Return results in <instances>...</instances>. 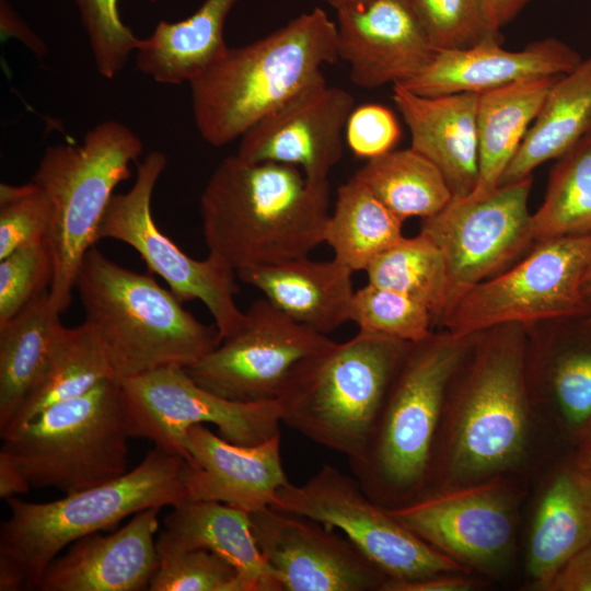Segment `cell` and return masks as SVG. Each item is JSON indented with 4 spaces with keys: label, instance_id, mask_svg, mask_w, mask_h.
Returning a JSON list of instances; mask_svg holds the SVG:
<instances>
[{
    "label": "cell",
    "instance_id": "6da1fadb",
    "mask_svg": "<svg viewBox=\"0 0 591 591\" xmlns=\"http://www.w3.org/2000/svg\"><path fill=\"white\" fill-rule=\"evenodd\" d=\"M526 360L522 325L479 336L449 386L427 491L523 475L538 431Z\"/></svg>",
    "mask_w": 591,
    "mask_h": 591
},
{
    "label": "cell",
    "instance_id": "7a4b0ae2",
    "mask_svg": "<svg viewBox=\"0 0 591 591\" xmlns=\"http://www.w3.org/2000/svg\"><path fill=\"white\" fill-rule=\"evenodd\" d=\"M331 185L275 162L223 159L200 196L209 254L236 273L309 256L324 243Z\"/></svg>",
    "mask_w": 591,
    "mask_h": 591
},
{
    "label": "cell",
    "instance_id": "3957f363",
    "mask_svg": "<svg viewBox=\"0 0 591 591\" xmlns=\"http://www.w3.org/2000/svg\"><path fill=\"white\" fill-rule=\"evenodd\" d=\"M337 59L336 23L321 8L247 45L228 47L189 83L196 128L211 146H225L324 80L322 67Z\"/></svg>",
    "mask_w": 591,
    "mask_h": 591
},
{
    "label": "cell",
    "instance_id": "277c9868",
    "mask_svg": "<svg viewBox=\"0 0 591 591\" xmlns=\"http://www.w3.org/2000/svg\"><path fill=\"white\" fill-rule=\"evenodd\" d=\"M184 463L154 447L138 466L105 484L49 502L5 500L10 517L0 528V590H35L66 546L142 510L186 500Z\"/></svg>",
    "mask_w": 591,
    "mask_h": 591
},
{
    "label": "cell",
    "instance_id": "5b68a950",
    "mask_svg": "<svg viewBox=\"0 0 591 591\" xmlns=\"http://www.w3.org/2000/svg\"><path fill=\"white\" fill-rule=\"evenodd\" d=\"M479 336L447 332L410 344L363 455L349 463L375 503L394 509L427 491L449 386Z\"/></svg>",
    "mask_w": 591,
    "mask_h": 591
},
{
    "label": "cell",
    "instance_id": "8992f818",
    "mask_svg": "<svg viewBox=\"0 0 591 591\" xmlns=\"http://www.w3.org/2000/svg\"><path fill=\"white\" fill-rule=\"evenodd\" d=\"M86 323L120 382L166 367L188 368L221 343L151 275L126 268L93 246L76 280Z\"/></svg>",
    "mask_w": 591,
    "mask_h": 591
},
{
    "label": "cell",
    "instance_id": "52a82bcc",
    "mask_svg": "<svg viewBox=\"0 0 591 591\" xmlns=\"http://www.w3.org/2000/svg\"><path fill=\"white\" fill-rule=\"evenodd\" d=\"M409 346L360 331L333 341L292 372L277 399L281 422L349 463L359 460Z\"/></svg>",
    "mask_w": 591,
    "mask_h": 591
},
{
    "label": "cell",
    "instance_id": "ba28073f",
    "mask_svg": "<svg viewBox=\"0 0 591 591\" xmlns=\"http://www.w3.org/2000/svg\"><path fill=\"white\" fill-rule=\"evenodd\" d=\"M140 138L117 120L91 129L81 144L49 146L32 178L48 197L53 218L48 245L54 259L49 300L63 313L81 263L95 246L99 227L115 187L131 176L142 153Z\"/></svg>",
    "mask_w": 591,
    "mask_h": 591
},
{
    "label": "cell",
    "instance_id": "9c48e42d",
    "mask_svg": "<svg viewBox=\"0 0 591 591\" xmlns=\"http://www.w3.org/2000/svg\"><path fill=\"white\" fill-rule=\"evenodd\" d=\"M130 438L121 386L106 379L3 438L0 454L32 488L53 487L67 495L126 474Z\"/></svg>",
    "mask_w": 591,
    "mask_h": 591
},
{
    "label": "cell",
    "instance_id": "30bf717a",
    "mask_svg": "<svg viewBox=\"0 0 591 591\" xmlns=\"http://www.w3.org/2000/svg\"><path fill=\"white\" fill-rule=\"evenodd\" d=\"M591 265V232L545 240L512 268L467 292L440 322L453 336L508 324L590 316L581 296Z\"/></svg>",
    "mask_w": 591,
    "mask_h": 591
},
{
    "label": "cell",
    "instance_id": "8fae6325",
    "mask_svg": "<svg viewBox=\"0 0 591 591\" xmlns=\"http://www.w3.org/2000/svg\"><path fill=\"white\" fill-rule=\"evenodd\" d=\"M525 494L523 475L505 474L433 489L387 510L430 546L490 580L511 565Z\"/></svg>",
    "mask_w": 591,
    "mask_h": 591
},
{
    "label": "cell",
    "instance_id": "7c38bea8",
    "mask_svg": "<svg viewBox=\"0 0 591 591\" xmlns=\"http://www.w3.org/2000/svg\"><path fill=\"white\" fill-rule=\"evenodd\" d=\"M270 508L305 517L344 534L389 579L406 582L464 566L422 541L371 500L355 477L323 464L304 484L280 488Z\"/></svg>",
    "mask_w": 591,
    "mask_h": 591
},
{
    "label": "cell",
    "instance_id": "4fadbf2b",
    "mask_svg": "<svg viewBox=\"0 0 591 591\" xmlns=\"http://www.w3.org/2000/svg\"><path fill=\"white\" fill-rule=\"evenodd\" d=\"M166 166L160 151L149 152L137 166L136 181L124 194H114L99 227L97 240L113 239L131 246L151 274L165 280L183 303L199 300L213 318L221 340L243 325L245 312L235 302L237 274L216 256L195 259L157 225L151 200Z\"/></svg>",
    "mask_w": 591,
    "mask_h": 591
},
{
    "label": "cell",
    "instance_id": "5bb4252c",
    "mask_svg": "<svg viewBox=\"0 0 591 591\" xmlns=\"http://www.w3.org/2000/svg\"><path fill=\"white\" fill-rule=\"evenodd\" d=\"M124 392L131 438H143L187 459L185 436L195 425L211 424L219 436L254 445L278 433V401L236 402L198 385L185 368L166 367L118 382Z\"/></svg>",
    "mask_w": 591,
    "mask_h": 591
},
{
    "label": "cell",
    "instance_id": "9a60e30c",
    "mask_svg": "<svg viewBox=\"0 0 591 591\" xmlns=\"http://www.w3.org/2000/svg\"><path fill=\"white\" fill-rule=\"evenodd\" d=\"M531 187L529 176L499 186L483 199H452L441 211L422 219L420 231L433 240L444 259L442 316L465 292L501 270L535 241L528 208Z\"/></svg>",
    "mask_w": 591,
    "mask_h": 591
},
{
    "label": "cell",
    "instance_id": "2e32d148",
    "mask_svg": "<svg viewBox=\"0 0 591 591\" xmlns=\"http://www.w3.org/2000/svg\"><path fill=\"white\" fill-rule=\"evenodd\" d=\"M244 312L242 327L186 371L201 387L231 401H276L296 368L333 340L265 298Z\"/></svg>",
    "mask_w": 591,
    "mask_h": 591
},
{
    "label": "cell",
    "instance_id": "e0dca14e",
    "mask_svg": "<svg viewBox=\"0 0 591 591\" xmlns=\"http://www.w3.org/2000/svg\"><path fill=\"white\" fill-rule=\"evenodd\" d=\"M250 519L280 591H383L389 580L334 528L270 507Z\"/></svg>",
    "mask_w": 591,
    "mask_h": 591
},
{
    "label": "cell",
    "instance_id": "ac0fdd59",
    "mask_svg": "<svg viewBox=\"0 0 591 591\" xmlns=\"http://www.w3.org/2000/svg\"><path fill=\"white\" fill-rule=\"evenodd\" d=\"M354 108L352 95L324 79L247 130L236 154L296 166L313 182L328 181L343 157L341 135Z\"/></svg>",
    "mask_w": 591,
    "mask_h": 591
},
{
    "label": "cell",
    "instance_id": "d6986e66",
    "mask_svg": "<svg viewBox=\"0 0 591 591\" xmlns=\"http://www.w3.org/2000/svg\"><path fill=\"white\" fill-rule=\"evenodd\" d=\"M335 23L338 59L361 88L405 84L437 51L407 0H362L336 10Z\"/></svg>",
    "mask_w": 591,
    "mask_h": 591
},
{
    "label": "cell",
    "instance_id": "ffe728a7",
    "mask_svg": "<svg viewBox=\"0 0 591 591\" xmlns=\"http://www.w3.org/2000/svg\"><path fill=\"white\" fill-rule=\"evenodd\" d=\"M183 482L187 499L218 501L248 513L269 508L289 480L280 433L254 445L227 441L204 425L185 436Z\"/></svg>",
    "mask_w": 591,
    "mask_h": 591
},
{
    "label": "cell",
    "instance_id": "44dd1931",
    "mask_svg": "<svg viewBox=\"0 0 591 591\" xmlns=\"http://www.w3.org/2000/svg\"><path fill=\"white\" fill-rule=\"evenodd\" d=\"M160 507L142 510L115 533L89 534L56 557L43 573L42 591H139L149 588L159 565Z\"/></svg>",
    "mask_w": 591,
    "mask_h": 591
},
{
    "label": "cell",
    "instance_id": "7402d4cb",
    "mask_svg": "<svg viewBox=\"0 0 591 591\" xmlns=\"http://www.w3.org/2000/svg\"><path fill=\"white\" fill-rule=\"evenodd\" d=\"M501 43L488 39L468 48L437 50L425 70L402 85L425 96L479 94L523 79L564 76L583 60L555 37L534 40L521 50L503 49Z\"/></svg>",
    "mask_w": 591,
    "mask_h": 591
},
{
    "label": "cell",
    "instance_id": "603a6c76",
    "mask_svg": "<svg viewBox=\"0 0 591 591\" xmlns=\"http://www.w3.org/2000/svg\"><path fill=\"white\" fill-rule=\"evenodd\" d=\"M528 525L525 579L546 591L560 566L591 542V476L572 451L542 476Z\"/></svg>",
    "mask_w": 591,
    "mask_h": 591
},
{
    "label": "cell",
    "instance_id": "cb8c5ba5",
    "mask_svg": "<svg viewBox=\"0 0 591 591\" xmlns=\"http://www.w3.org/2000/svg\"><path fill=\"white\" fill-rule=\"evenodd\" d=\"M478 93L419 95L393 85V100L407 125L410 148L442 173L452 199L468 197L478 181Z\"/></svg>",
    "mask_w": 591,
    "mask_h": 591
},
{
    "label": "cell",
    "instance_id": "d4e9b609",
    "mask_svg": "<svg viewBox=\"0 0 591 591\" xmlns=\"http://www.w3.org/2000/svg\"><path fill=\"white\" fill-rule=\"evenodd\" d=\"M244 283L259 290L273 305L323 335L350 322L355 294L354 271L335 259L309 256L236 273Z\"/></svg>",
    "mask_w": 591,
    "mask_h": 591
},
{
    "label": "cell",
    "instance_id": "484cf974",
    "mask_svg": "<svg viewBox=\"0 0 591 591\" xmlns=\"http://www.w3.org/2000/svg\"><path fill=\"white\" fill-rule=\"evenodd\" d=\"M157 546L205 549L235 568L248 591H280L253 534L250 513L218 501L189 500L172 507Z\"/></svg>",
    "mask_w": 591,
    "mask_h": 591
},
{
    "label": "cell",
    "instance_id": "4316f807",
    "mask_svg": "<svg viewBox=\"0 0 591 591\" xmlns=\"http://www.w3.org/2000/svg\"><path fill=\"white\" fill-rule=\"evenodd\" d=\"M237 1L204 0L185 20L160 21L149 37L139 40V70L158 83H190L228 49L224 25Z\"/></svg>",
    "mask_w": 591,
    "mask_h": 591
},
{
    "label": "cell",
    "instance_id": "83f0119b",
    "mask_svg": "<svg viewBox=\"0 0 591 591\" xmlns=\"http://www.w3.org/2000/svg\"><path fill=\"white\" fill-rule=\"evenodd\" d=\"M561 76L523 79L479 93L477 105L478 181L466 197L494 193L535 119L544 99Z\"/></svg>",
    "mask_w": 591,
    "mask_h": 591
},
{
    "label": "cell",
    "instance_id": "f1b7e54d",
    "mask_svg": "<svg viewBox=\"0 0 591 591\" xmlns=\"http://www.w3.org/2000/svg\"><path fill=\"white\" fill-rule=\"evenodd\" d=\"M46 290L0 325V436L37 383L66 331Z\"/></svg>",
    "mask_w": 591,
    "mask_h": 591
},
{
    "label": "cell",
    "instance_id": "f546056e",
    "mask_svg": "<svg viewBox=\"0 0 591 591\" xmlns=\"http://www.w3.org/2000/svg\"><path fill=\"white\" fill-rule=\"evenodd\" d=\"M591 132V56L559 77L507 166L499 186L522 181Z\"/></svg>",
    "mask_w": 591,
    "mask_h": 591
},
{
    "label": "cell",
    "instance_id": "4dcf8cb0",
    "mask_svg": "<svg viewBox=\"0 0 591 591\" xmlns=\"http://www.w3.org/2000/svg\"><path fill=\"white\" fill-rule=\"evenodd\" d=\"M587 340L556 346L537 363L540 389L530 397L537 430L575 443L591 422V333Z\"/></svg>",
    "mask_w": 591,
    "mask_h": 591
},
{
    "label": "cell",
    "instance_id": "1f68e13d",
    "mask_svg": "<svg viewBox=\"0 0 591 591\" xmlns=\"http://www.w3.org/2000/svg\"><path fill=\"white\" fill-rule=\"evenodd\" d=\"M404 220L392 212L355 175L337 189L327 219L324 243L334 258L355 271H364L403 235Z\"/></svg>",
    "mask_w": 591,
    "mask_h": 591
},
{
    "label": "cell",
    "instance_id": "d6a6232c",
    "mask_svg": "<svg viewBox=\"0 0 591 591\" xmlns=\"http://www.w3.org/2000/svg\"><path fill=\"white\" fill-rule=\"evenodd\" d=\"M355 176L404 221L434 216L452 200L439 169L410 147L369 159Z\"/></svg>",
    "mask_w": 591,
    "mask_h": 591
},
{
    "label": "cell",
    "instance_id": "836d02e7",
    "mask_svg": "<svg viewBox=\"0 0 591 591\" xmlns=\"http://www.w3.org/2000/svg\"><path fill=\"white\" fill-rule=\"evenodd\" d=\"M106 379H113V373L94 332L84 322L67 328L50 362L1 439L51 405L79 396Z\"/></svg>",
    "mask_w": 591,
    "mask_h": 591
},
{
    "label": "cell",
    "instance_id": "e575fe53",
    "mask_svg": "<svg viewBox=\"0 0 591 591\" xmlns=\"http://www.w3.org/2000/svg\"><path fill=\"white\" fill-rule=\"evenodd\" d=\"M531 223L538 242L591 232V132L557 159Z\"/></svg>",
    "mask_w": 591,
    "mask_h": 591
},
{
    "label": "cell",
    "instance_id": "d590c367",
    "mask_svg": "<svg viewBox=\"0 0 591 591\" xmlns=\"http://www.w3.org/2000/svg\"><path fill=\"white\" fill-rule=\"evenodd\" d=\"M364 271L369 283L419 301L433 321H440L445 305V265L440 248L426 233L404 236L379 254Z\"/></svg>",
    "mask_w": 591,
    "mask_h": 591
},
{
    "label": "cell",
    "instance_id": "8d00e7d4",
    "mask_svg": "<svg viewBox=\"0 0 591 591\" xmlns=\"http://www.w3.org/2000/svg\"><path fill=\"white\" fill-rule=\"evenodd\" d=\"M350 322L360 332L416 344L430 337L433 316L419 301L372 283L355 291Z\"/></svg>",
    "mask_w": 591,
    "mask_h": 591
},
{
    "label": "cell",
    "instance_id": "74e56055",
    "mask_svg": "<svg viewBox=\"0 0 591 591\" xmlns=\"http://www.w3.org/2000/svg\"><path fill=\"white\" fill-rule=\"evenodd\" d=\"M436 50L462 49L488 39L493 30L484 0H407Z\"/></svg>",
    "mask_w": 591,
    "mask_h": 591
},
{
    "label": "cell",
    "instance_id": "f35d334b",
    "mask_svg": "<svg viewBox=\"0 0 591 591\" xmlns=\"http://www.w3.org/2000/svg\"><path fill=\"white\" fill-rule=\"evenodd\" d=\"M159 565L150 591H248L233 566L205 549L157 546Z\"/></svg>",
    "mask_w": 591,
    "mask_h": 591
},
{
    "label": "cell",
    "instance_id": "ab89813d",
    "mask_svg": "<svg viewBox=\"0 0 591 591\" xmlns=\"http://www.w3.org/2000/svg\"><path fill=\"white\" fill-rule=\"evenodd\" d=\"M53 208L33 181L0 185V259L14 251L47 241Z\"/></svg>",
    "mask_w": 591,
    "mask_h": 591
},
{
    "label": "cell",
    "instance_id": "60d3db41",
    "mask_svg": "<svg viewBox=\"0 0 591 591\" xmlns=\"http://www.w3.org/2000/svg\"><path fill=\"white\" fill-rule=\"evenodd\" d=\"M99 73L113 79L140 38L121 21L118 0H74Z\"/></svg>",
    "mask_w": 591,
    "mask_h": 591
},
{
    "label": "cell",
    "instance_id": "b9f144b4",
    "mask_svg": "<svg viewBox=\"0 0 591 591\" xmlns=\"http://www.w3.org/2000/svg\"><path fill=\"white\" fill-rule=\"evenodd\" d=\"M54 259L47 241L21 247L0 259V325L49 290Z\"/></svg>",
    "mask_w": 591,
    "mask_h": 591
},
{
    "label": "cell",
    "instance_id": "7bdbcfd3",
    "mask_svg": "<svg viewBox=\"0 0 591 591\" xmlns=\"http://www.w3.org/2000/svg\"><path fill=\"white\" fill-rule=\"evenodd\" d=\"M345 129L350 150L355 155L368 160L393 150L401 138L395 115L380 104L355 107Z\"/></svg>",
    "mask_w": 591,
    "mask_h": 591
},
{
    "label": "cell",
    "instance_id": "ee69618b",
    "mask_svg": "<svg viewBox=\"0 0 591 591\" xmlns=\"http://www.w3.org/2000/svg\"><path fill=\"white\" fill-rule=\"evenodd\" d=\"M488 583V579L474 573L444 572L406 582L387 580L383 591H471Z\"/></svg>",
    "mask_w": 591,
    "mask_h": 591
},
{
    "label": "cell",
    "instance_id": "f6af8a7d",
    "mask_svg": "<svg viewBox=\"0 0 591 591\" xmlns=\"http://www.w3.org/2000/svg\"><path fill=\"white\" fill-rule=\"evenodd\" d=\"M546 591H591V542L560 566Z\"/></svg>",
    "mask_w": 591,
    "mask_h": 591
},
{
    "label": "cell",
    "instance_id": "bcb514c9",
    "mask_svg": "<svg viewBox=\"0 0 591 591\" xmlns=\"http://www.w3.org/2000/svg\"><path fill=\"white\" fill-rule=\"evenodd\" d=\"M0 30L2 36H12L23 42L36 55L43 56L47 51L44 42L16 14L7 0H0Z\"/></svg>",
    "mask_w": 591,
    "mask_h": 591
},
{
    "label": "cell",
    "instance_id": "7dc6e473",
    "mask_svg": "<svg viewBox=\"0 0 591 591\" xmlns=\"http://www.w3.org/2000/svg\"><path fill=\"white\" fill-rule=\"evenodd\" d=\"M532 0H484L489 23L494 31L509 24Z\"/></svg>",
    "mask_w": 591,
    "mask_h": 591
},
{
    "label": "cell",
    "instance_id": "c3c4849f",
    "mask_svg": "<svg viewBox=\"0 0 591 591\" xmlns=\"http://www.w3.org/2000/svg\"><path fill=\"white\" fill-rule=\"evenodd\" d=\"M31 488L12 462L0 454V498L8 500L16 495L27 494Z\"/></svg>",
    "mask_w": 591,
    "mask_h": 591
},
{
    "label": "cell",
    "instance_id": "681fc988",
    "mask_svg": "<svg viewBox=\"0 0 591 591\" xmlns=\"http://www.w3.org/2000/svg\"><path fill=\"white\" fill-rule=\"evenodd\" d=\"M571 451L578 464L591 476V422L577 438Z\"/></svg>",
    "mask_w": 591,
    "mask_h": 591
},
{
    "label": "cell",
    "instance_id": "f907efd6",
    "mask_svg": "<svg viewBox=\"0 0 591 591\" xmlns=\"http://www.w3.org/2000/svg\"><path fill=\"white\" fill-rule=\"evenodd\" d=\"M581 296L589 310V313H590L589 317H591V265L587 269L582 279Z\"/></svg>",
    "mask_w": 591,
    "mask_h": 591
},
{
    "label": "cell",
    "instance_id": "816d5d0a",
    "mask_svg": "<svg viewBox=\"0 0 591 591\" xmlns=\"http://www.w3.org/2000/svg\"><path fill=\"white\" fill-rule=\"evenodd\" d=\"M322 1L331 5L336 11L343 7H346V5L362 1V0H322Z\"/></svg>",
    "mask_w": 591,
    "mask_h": 591
},
{
    "label": "cell",
    "instance_id": "f5cc1de1",
    "mask_svg": "<svg viewBox=\"0 0 591 591\" xmlns=\"http://www.w3.org/2000/svg\"><path fill=\"white\" fill-rule=\"evenodd\" d=\"M587 322H588V323H587V327H588V329H589L590 333H591V317H589Z\"/></svg>",
    "mask_w": 591,
    "mask_h": 591
}]
</instances>
